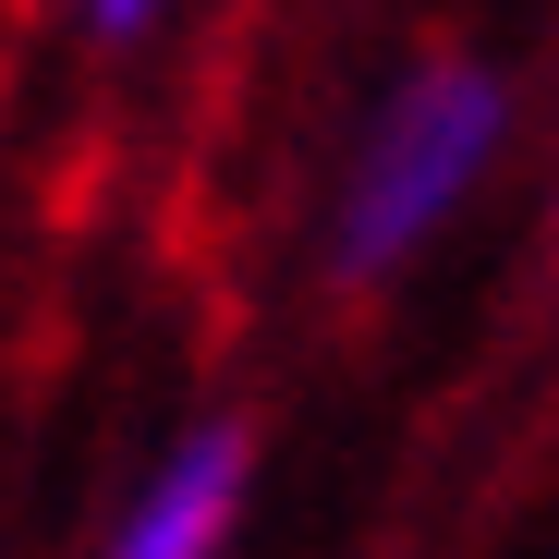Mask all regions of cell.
Returning a JSON list of instances; mask_svg holds the SVG:
<instances>
[{
    "label": "cell",
    "instance_id": "cell-1",
    "mask_svg": "<svg viewBox=\"0 0 559 559\" xmlns=\"http://www.w3.org/2000/svg\"><path fill=\"white\" fill-rule=\"evenodd\" d=\"M511 146V85L487 61H414L378 122L353 146V182H341V219H329V267L341 280H402L462 207L475 182L499 170Z\"/></svg>",
    "mask_w": 559,
    "mask_h": 559
},
{
    "label": "cell",
    "instance_id": "cell-2",
    "mask_svg": "<svg viewBox=\"0 0 559 559\" xmlns=\"http://www.w3.org/2000/svg\"><path fill=\"white\" fill-rule=\"evenodd\" d=\"M243 487H255V426L243 414H207L158 450V475L134 487L122 535L98 559H231V523H243Z\"/></svg>",
    "mask_w": 559,
    "mask_h": 559
},
{
    "label": "cell",
    "instance_id": "cell-3",
    "mask_svg": "<svg viewBox=\"0 0 559 559\" xmlns=\"http://www.w3.org/2000/svg\"><path fill=\"white\" fill-rule=\"evenodd\" d=\"M170 13V0H85V25H98V37H146Z\"/></svg>",
    "mask_w": 559,
    "mask_h": 559
}]
</instances>
